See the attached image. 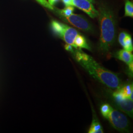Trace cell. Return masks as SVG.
I'll use <instances>...</instances> for the list:
<instances>
[{
	"instance_id": "cell-1",
	"label": "cell",
	"mask_w": 133,
	"mask_h": 133,
	"mask_svg": "<svg viewBox=\"0 0 133 133\" xmlns=\"http://www.w3.org/2000/svg\"><path fill=\"white\" fill-rule=\"evenodd\" d=\"M74 59L95 79L109 88L117 89L121 86L118 76L102 66L81 49H74L71 53Z\"/></svg>"
},
{
	"instance_id": "cell-2",
	"label": "cell",
	"mask_w": 133,
	"mask_h": 133,
	"mask_svg": "<svg viewBox=\"0 0 133 133\" xmlns=\"http://www.w3.org/2000/svg\"><path fill=\"white\" fill-rule=\"evenodd\" d=\"M100 24V41L99 48L101 52H109L116 38V21L111 10L105 5H100L98 8Z\"/></svg>"
},
{
	"instance_id": "cell-3",
	"label": "cell",
	"mask_w": 133,
	"mask_h": 133,
	"mask_svg": "<svg viewBox=\"0 0 133 133\" xmlns=\"http://www.w3.org/2000/svg\"><path fill=\"white\" fill-rule=\"evenodd\" d=\"M100 111L114 129L121 132L128 131V119L125 114L107 103L101 105Z\"/></svg>"
},
{
	"instance_id": "cell-4",
	"label": "cell",
	"mask_w": 133,
	"mask_h": 133,
	"mask_svg": "<svg viewBox=\"0 0 133 133\" xmlns=\"http://www.w3.org/2000/svg\"><path fill=\"white\" fill-rule=\"evenodd\" d=\"M50 27L53 32L57 37L74 48L75 39L79 34L76 29L56 20L51 21Z\"/></svg>"
},
{
	"instance_id": "cell-5",
	"label": "cell",
	"mask_w": 133,
	"mask_h": 133,
	"mask_svg": "<svg viewBox=\"0 0 133 133\" xmlns=\"http://www.w3.org/2000/svg\"><path fill=\"white\" fill-rule=\"evenodd\" d=\"M59 16L63 21L71 24L74 27L83 31L91 32L93 31V26L89 21L81 15L74 14L73 13L67 17Z\"/></svg>"
},
{
	"instance_id": "cell-6",
	"label": "cell",
	"mask_w": 133,
	"mask_h": 133,
	"mask_svg": "<svg viewBox=\"0 0 133 133\" xmlns=\"http://www.w3.org/2000/svg\"><path fill=\"white\" fill-rule=\"evenodd\" d=\"M112 96L118 108L130 117L133 118V100L125 98L117 89L112 94Z\"/></svg>"
},
{
	"instance_id": "cell-7",
	"label": "cell",
	"mask_w": 133,
	"mask_h": 133,
	"mask_svg": "<svg viewBox=\"0 0 133 133\" xmlns=\"http://www.w3.org/2000/svg\"><path fill=\"white\" fill-rule=\"evenodd\" d=\"M70 5L83 10L92 18L98 17V10H96L92 3L88 0H72Z\"/></svg>"
},
{
	"instance_id": "cell-8",
	"label": "cell",
	"mask_w": 133,
	"mask_h": 133,
	"mask_svg": "<svg viewBox=\"0 0 133 133\" xmlns=\"http://www.w3.org/2000/svg\"><path fill=\"white\" fill-rule=\"evenodd\" d=\"M115 57L120 60L125 62L128 65L133 62V56L131 52H129L125 49L120 50L116 53Z\"/></svg>"
},
{
	"instance_id": "cell-9",
	"label": "cell",
	"mask_w": 133,
	"mask_h": 133,
	"mask_svg": "<svg viewBox=\"0 0 133 133\" xmlns=\"http://www.w3.org/2000/svg\"><path fill=\"white\" fill-rule=\"evenodd\" d=\"M74 48L75 49L85 48L86 49L91 50L90 47L88 44L85 38L81 34H79L76 38Z\"/></svg>"
},
{
	"instance_id": "cell-10",
	"label": "cell",
	"mask_w": 133,
	"mask_h": 133,
	"mask_svg": "<svg viewBox=\"0 0 133 133\" xmlns=\"http://www.w3.org/2000/svg\"><path fill=\"white\" fill-rule=\"evenodd\" d=\"M125 98L133 100V84H128L117 89Z\"/></svg>"
},
{
	"instance_id": "cell-11",
	"label": "cell",
	"mask_w": 133,
	"mask_h": 133,
	"mask_svg": "<svg viewBox=\"0 0 133 133\" xmlns=\"http://www.w3.org/2000/svg\"><path fill=\"white\" fill-rule=\"evenodd\" d=\"M104 132L102 126L100 124L98 119L95 116L93 118L90 128L88 130L89 133H103Z\"/></svg>"
},
{
	"instance_id": "cell-12",
	"label": "cell",
	"mask_w": 133,
	"mask_h": 133,
	"mask_svg": "<svg viewBox=\"0 0 133 133\" xmlns=\"http://www.w3.org/2000/svg\"><path fill=\"white\" fill-rule=\"evenodd\" d=\"M55 12H56L58 16H62L64 17H67L73 14L75 10V7L72 5H68L62 10H59L57 8L54 9Z\"/></svg>"
},
{
	"instance_id": "cell-13",
	"label": "cell",
	"mask_w": 133,
	"mask_h": 133,
	"mask_svg": "<svg viewBox=\"0 0 133 133\" xmlns=\"http://www.w3.org/2000/svg\"><path fill=\"white\" fill-rule=\"evenodd\" d=\"M121 46L124 49L127 51H128L129 52L133 51L132 39L131 36L129 34H127V35L125 37Z\"/></svg>"
},
{
	"instance_id": "cell-14",
	"label": "cell",
	"mask_w": 133,
	"mask_h": 133,
	"mask_svg": "<svg viewBox=\"0 0 133 133\" xmlns=\"http://www.w3.org/2000/svg\"><path fill=\"white\" fill-rule=\"evenodd\" d=\"M124 16L126 17H133V3L129 0L125 1Z\"/></svg>"
},
{
	"instance_id": "cell-15",
	"label": "cell",
	"mask_w": 133,
	"mask_h": 133,
	"mask_svg": "<svg viewBox=\"0 0 133 133\" xmlns=\"http://www.w3.org/2000/svg\"><path fill=\"white\" fill-rule=\"evenodd\" d=\"M36 1H37L40 5H43V6L49 10H54V8H53L52 5H50L46 0H36Z\"/></svg>"
},
{
	"instance_id": "cell-16",
	"label": "cell",
	"mask_w": 133,
	"mask_h": 133,
	"mask_svg": "<svg viewBox=\"0 0 133 133\" xmlns=\"http://www.w3.org/2000/svg\"><path fill=\"white\" fill-rule=\"evenodd\" d=\"M72 46H71V45H70V44H66V43L65 45V49L71 53H72L74 51V50L75 49Z\"/></svg>"
},
{
	"instance_id": "cell-17",
	"label": "cell",
	"mask_w": 133,
	"mask_h": 133,
	"mask_svg": "<svg viewBox=\"0 0 133 133\" xmlns=\"http://www.w3.org/2000/svg\"><path fill=\"white\" fill-rule=\"evenodd\" d=\"M60 0H48V3L51 5H55L57 3H58Z\"/></svg>"
},
{
	"instance_id": "cell-18",
	"label": "cell",
	"mask_w": 133,
	"mask_h": 133,
	"mask_svg": "<svg viewBox=\"0 0 133 133\" xmlns=\"http://www.w3.org/2000/svg\"><path fill=\"white\" fill-rule=\"evenodd\" d=\"M62 1L66 6H68V5H70V3L72 0H62Z\"/></svg>"
},
{
	"instance_id": "cell-19",
	"label": "cell",
	"mask_w": 133,
	"mask_h": 133,
	"mask_svg": "<svg viewBox=\"0 0 133 133\" xmlns=\"http://www.w3.org/2000/svg\"><path fill=\"white\" fill-rule=\"evenodd\" d=\"M88 1H90L91 3H92V4H94L95 3V1L94 0H88Z\"/></svg>"
}]
</instances>
